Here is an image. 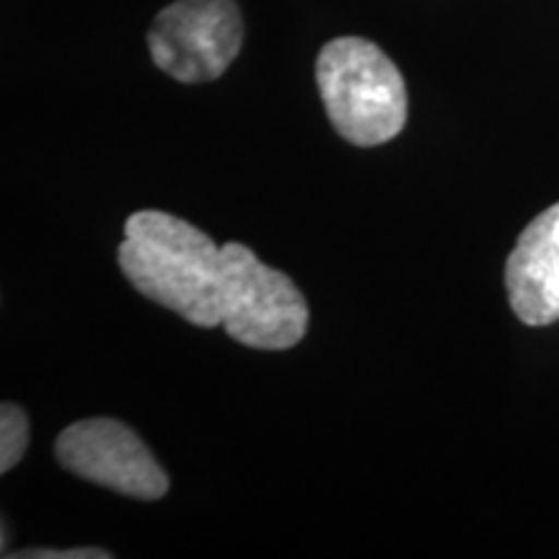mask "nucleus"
I'll return each mask as SVG.
<instances>
[{
  "instance_id": "obj_1",
  "label": "nucleus",
  "mask_w": 559,
  "mask_h": 559,
  "mask_svg": "<svg viewBox=\"0 0 559 559\" xmlns=\"http://www.w3.org/2000/svg\"><path fill=\"white\" fill-rule=\"evenodd\" d=\"M117 262L140 296L202 330L221 324V247L192 223L160 210L132 213Z\"/></svg>"
},
{
  "instance_id": "obj_2",
  "label": "nucleus",
  "mask_w": 559,
  "mask_h": 559,
  "mask_svg": "<svg viewBox=\"0 0 559 559\" xmlns=\"http://www.w3.org/2000/svg\"><path fill=\"white\" fill-rule=\"evenodd\" d=\"M317 83L334 130L347 143L373 148L407 124V86L400 68L373 41L340 37L321 47Z\"/></svg>"
},
{
  "instance_id": "obj_3",
  "label": "nucleus",
  "mask_w": 559,
  "mask_h": 559,
  "mask_svg": "<svg viewBox=\"0 0 559 559\" xmlns=\"http://www.w3.org/2000/svg\"><path fill=\"white\" fill-rule=\"evenodd\" d=\"M221 326L243 347L290 349L309 330V304L285 272L228 241L221 247Z\"/></svg>"
},
{
  "instance_id": "obj_4",
  "label": "nucleus",
  "mask_w": 559,
  "mask_h": 559,
  "mask_svg": "<svg viewBox=\"0 0 559 559\" xmlns=\"http://www.w3.org/2000/svg\"><path fill=\"white\" fill-rule=\"evenodd\" d=\"M241 41L236 0H177L158 13L148 32L153 62L179 83L221 79Z\"/></svg>"
},
{
  "instance_id": "obj_5",
  "label": "nucleus",
  "mask_w": 559,
  "mask_h": 559,
  "mask_svg": "<svg viewBox=\"0 0 559 559\" xmlns=\"http://www.w3.org/2000/svg\"><path fill=\"white\" fill-rule=\"evenodd\" d=\"M55 456L66 472L124 498L160 500L169 492V477L148 445L120 419L91 417L68 425L55 440Z\"/></svg>"
},
{
  "instance_id": "obj_6",
  "label": "nucleus",
  "mask_w": 559,
  "mask_h": 559,
  "mask_svg": "<svg viewBox=\"0 0 559 559\" xmlns=\"http://www.w3.org/2000/svg\"><path fill=\"white\" fill-rule=\"evenodd\" d=\"M506 288L523 324L559 321V202L523 228L508 257Z\"/></svg>"
},
{
  "instance_id": "obj_7",
  "label": "nucleus",
  "mask_w": 559,
  "mask_h": 559,
  "mask_svg": "<svg viewBox=\"0 0 559 559\" xmlns=\"http://www.w3.org/2000/svg\"><path fill=\"white\" fill-rule=\"evenodd\" d=\"M29 445V417L16 404L5 402L0 407V472L9 474L24 459Z\"/></svg>"
},
{
  "instance_id": "obj_8",
  "label": "nucleus",
  "mask_w": 559,
  "mask_h": 559,
  "mask_svg": "<svg viewBox=\"0 0 559 559\" xmlns=\"http://www.w3.org/2000/svg\"><path fill=\"white\" fill-rule=\"evenodd\" d=\"M13 559H109L111 555L96 547H81L70 551L58 549H29V551H13Z\"/></svg>"
}]
</instances>
